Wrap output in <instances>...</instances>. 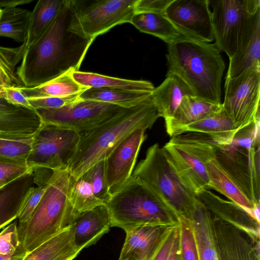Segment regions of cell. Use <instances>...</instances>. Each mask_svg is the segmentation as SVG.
I'll return each mask as SVG.
<instances>
[{
    "label": "cell",
    "mask_w": 260,
    "mask_h": 260,
    "mask_svg": "<svg viewBox=\"0 0 260 260\" xmlns=\"http://www.w3.org/2000/svg\"><path fill=\"white\" fill-rule=\"evenodd\" d=\"M178 222L180 260H199L195 237L189 218L185 216H180Z\"/></svg>",
    "instance_id": "obj_37"
},
{
    "label": "cell",
    "mask_w": 260,
    "mask_h": 260,
    "mask_svg": "<svg viewBox=\"0 0 260 260\" xmlns=\"http://www.w3.org/2000/svg\"><path fill=\"white\" fill-rule=\"evenodd\" d=\"M213 217L219 260H260L254 243L243 230Z\"/></svg>",
    "instance_id": "obj_16"
},
{
    "label": "cell",
    "mask_w": 260,
    "mask_h": 260,
    "mask_svg": "<svg viewBox=\"0 0 260 260\" xmlns=\"http://www.w3.org/2000/svg\"><path fill=\"white\" fill-rule=\"evenodd\" d=\"M202 163L205 165L208 174L209 189L216 190L230 201L239 205L248 211L253 218L252 210L256 205L259 204L253 203L244 194L220 166L215 156L209 158Z\"/></svg>",
    "instance_id": "obj_27"
},
{
    "label": "cell",
    "mask_w": 260,
    "mask_h": 260,
    "mask_svg": "<svg viewBox=\"0 0 260 260\" xmlns=\"http://www.w3.org/2000/svg\"><path fill=\"white\" fill-rule=\"evenodd\" d=\"M32 172L26 160L0 155V188Z\"/></svg>",
    "instance_id": "obj_38"
},
{
    "label": "cell",
    "mask_w": 260,
    "mask_h": 260,
    "mask_svg": "<svg viewBox=\"0 0 260 260\" xmlns=\"http://www.w3.org/2000/svg\"><path fill=\"white\" fill-rule=\"evenodd\" d=\"M17 225L15 221L0 233V254L13 256L27 252L20 241Z\"/></svg>",
    "instance_id": "obj_39"
},
{
    "label": "cell",
    "mask_w": 260,
    "mask_h": 260,
    "mask_svg": "<svg viewBox=\"0 0 260 260\" xmlns=\"http://www.w3.org/2000/svg\"><path fill=\"white\" fill-rule=\"evenodd\" d=\"M2 9H0V17L2 14Z\"/></svg>",
    "instance_id": "obj_49"
},
{
    "label": "cell",
    "mask_w": 260,
    "mask_h": 260,
    "mask_svg": "<svg viewBox=\"0 0 260 260\" xmlns=\"http://www.w3.org/2000/svg\"><path fill=\"white\" fill-rule=\"evenodd\" d=\"M222 107L239 131L259 120L260 64L225 79Z\"/></svg>",
    "instance_id": "obj_11"
},
{
    "label": "cell",
    "mask_w": 260,
    "mask_h": 260,
    "mask_svg": "<svg viewBox=\"0 0 260 260\" xmlns=\"http://www.w3.org/2000/svg\"><path fill=\"white\" fill-rule=\"evenodd\" d=\"M130 23L141 32L157 37L168 44L181 36L164 13H135Z\"/></svg>",
    "instance_id": "obj_32"
},
{
    "label": "cell",
    "mask_w": 260,
    "mask_h": 260,
    "mask_svg": "<svg viewBox=\"0 0 260 260\" xmlns=\"http://www.w3.org/2000/svg\"><path fill=\"white\" fill-rule=\"evenodd\" d=\"M173 0H137L135 13H163Z\"/></svg>",
    "instance_id": "obj_43"
},
{
    "label": "cell",
    "mask_w": 260,
    "mask_h": 260,
    "mask_svg": "<svg viewBox=\"0 0 260 260\" xmlns=\"http://www.w3.org/2000/svg\"><path fill=\"white\" fill-rule=\"evenodd\" d=\"M110 194L105 174V161H101L77 178L70 192L73 215L109 202Z\"/></svg>",
    "instance_id": "obj_15"
},
{
    "label": "cell",
    "mask_w": 260,
    "mask_h": 260,
    "mask_svg": "<svg viewBox=\"0 0 260 260\" xmlns=\"http://www.w3.org/2000/svg\"><path fill=\"white\" fill-rule=\"evenodd\" d=\"M167 260H180L179 247V232L173 240Z\"/></svg>",
    "instance_id": "obj_45"
},
{
    "label": "cell",
    "mask_w": 260,
    "mask_h": 260,
    "mask_svg": "<svg viewBox=\"0 0 260 260\" xmlns=\"http://www.w3.org/2000/svg\"><path fill=\"white\" fill-rule=\"evenodd\" d=\"M215 158L244 194L259 204V120L240 130L230 143L217 144Z\"/></svg>",
    "instance_id": "obj_6"
},
{
    "label": "cell",
    "mask_w": 260,
    "mask_h": 260,
    "mask_svg": "<svg viewBox=\"0 0 260 260\" xmlns=\"http://www.w3.org/2000/svg\"><path fill=\"white\" fill-rule=\"evenodd\" d=\"M32 172L0 188V229L18 217L24 201L34 187Z\"/></svg>",
    "instance_id": "obj_23"
},
{
    "label": "cell",
    "mask_w": 260,
    "mask_h": 260,
    "mask_svg": "<svg viewBox=\"0 0 260 260\" xmlns=\"http://www.w3.org/2000/svg\"><path fill=\"white\" fill-rule=\"evenodd\" d=\"M73 180L67 169L53 171L29 220L18 230L26 252L32 251L71 226L73 213L70 197Z\"/></svg>",
    "instance_id": "obj_4"
},
{
    "label": "cell",
    "mask_w": 260,
    "mask_h": 260,
    "mask_svg": "<svg viewBox=\"0 0 260 260\" xmlns=\"http://www.w3.org/2000/svg\"><path fill=\"white\" fill-rule=\"evenodd\" d=\"M133 173V176L147 184L179 217H188L200 201L180 180L167 160L162 147L157 143L148 148L145 157Z\"/></svg>",
    "instance_id": "obj_7"
},
{
    "label": "cell",
    "mask_w": 260,
    "mask_h": 260,
    "mask_svg": "<svg viewBox=\"0 0 260 260\" xmlns=\"http://www.w3.org/2000/svg\"><path fill=\"white\" fill-rule=\"evenodd\" d=\"M73 77L77 83L89 88L106 87L151 93L155 88L148 81L121 79L90 72L74 71Z\"/></svg>",
    "instance_id": "obj_31"
},
{
    "label": "cell",
    "mask_w": 260,
    "mask_h": 260,
    "mask_svg": "<svg viewBox=\"0 0 260 260\" xmlns=\"http://www.w3.org/2000/svg\"><path fill=\"white\" fill-rule=\"evenodd\" d=\"M123 108L108 103L78 98L56 109H38L36 111L44 124L54 125L82 133L98 126Z\"/></svg>",
    "instance_id": "obj_12"
},
{
    "label": "cell",
    "mask_w": 260,
    "mask_h": 260,
    "mask_svg": "<svg viewBox=\"0 0 260 260\" xmlns=\"http://www.w3.org/2000/svg\"><path fill=\"white\" fill-rule=\"evenodd\" d=\"M209 0H173L164 12L180 35L206 43L214 41Z\"/></svg>",
    "instance_id": "obj_13"
},
{
    "label": "cell",
    "mask_w": 260,
    "mask_h": 260,
    "mask_svg": "<svg viewBox=\"0 0 260 260\" xmlns=\"http://www.w3.org/2000/svg\"><path fill=\"white\" fill-rule=\"evenodd\" d=\"M146 130L138 128L133 131L104 160L105 178L111 196L132 176L141 147L147 137Z\"/></svg>",
    "instance_id": "obj_14"
},
{
    "label": "cell",
    "mask_w": 260,
    "mask_h": 260,
    "mask_svg": "<svg viewBox=\"0 0 260 260\" xmlns=\"http://www.w3.org/2000/svg\"><path fill=\"white\" fill-rule=\"evenodd\" d=\"M24 254V253H23ZM19 255V254H18ZM16 256V255H15ZM15 256H6V255H2V254H0V260H7L9 258H11Z\"/></svg>",
    "instance_id": "obj_47"
},
{
    "label": "cell",
    "mask_w": 260,
    "mask_h": 260,
    "mask_svg": "<svg viewBox=\"0 0 260 260\" xmlns=\"http://www.w3.org/2000/svg\"><path fill=\"white\" fill-rule=\"evenodd\" d=\"M79 138L80 133L72 129L43 123L34 136L26 160L32 170L35 184H44L53 171L67 168Z\"/></svg>",
    "instance_id": "obj_8"
},
{
    "label": "cell",
    "mask_w": 260,
    "mask_h": 260,
    "mask_svg": "<svg viewBox=\"0 0 260 260\" xmlns=\"http://www.w3.org/2000/svg\"><path fill=\"white\" fill-rule=\"evenodd\" d=\"M112 226L125 232L143 225L169 226L178 223L179 216L147 184L132 176L107 204Z\"/></svg>",
    "instance_id": "obj_5"
},
{
    "label": "cell",
    "mask_w": 260,
    "mask_h": 260,
    "mask_svg": "<svg viewBox=\"0 0 260 260\" xmlns=\"http://www.w3.org/2000/svg\"><path fill=\"white\" fill-rule=\"evenodd\" d=\"M193 95L188 86L179 77L166 76L162 83L152 92L151 95L159 117L165 120L172 117L183 98Z\"/></svg>",
    "instance_id": "obj_25"
},
{
    "label": "cell",
    "mask_w": 260,
    "mask_h": 260,
    "mask_svg": "<svg viewBox=\"0 0 260 260\" xmlns=\"http://www.w3.org/2000/svg\"><path fill=\"white\" fill-rule=\"evenodd\" d=\"M66 0H39L30 12L26 39L27 48L31 46L53 22Z\"/></svg>",
    "instance_id": "obj_29"
},
{
    "label": "cell",
    "mask_w": 260,
    "mask_h": 260,
    "mask_svg": "<svg viewBox=\"0 0 260 260\" xmlns=\"http://www.w3.org/2000/svg\"><path fill=\"white\" fill-rule=\"evenodd\" d=\"M93 41L80 29L70 0H66L50 26L25 50L17 75L24 87L31 88L70 70L78 71Z\"/></svg>",
    "instance_id": "obj_1"
},
{
    "label": "cell",
    "mask_w": 260,
    "mask_h": 260,
    "mask_svg": "<svg viewBox=\"0 0 260 260\" xmlns=\"http://www.w3.org/2000/svg\"><path fill=\"white\" fill-rule=\"evenodd\" d=\"M222 108V104H215L197 98L185 96L173 116L165 120L166 131L172 137L178 128L198 121Z\"/></svg>",
    "instance_id": "obj_26"
},
{
    "label": "cell",
    "mask_w": 260,
    "mask_h": 260,
    "mask_svg": "<svg viewBox=\"0 0 260 260\" xmlns=\"http://www.w3.org/2000/svg\"><path fill=\"white\" fill-rule=\"evenodd\" d=\"M34 0H4L0 1V7L5 8H15L22 5H25L32 2Z\"/></svg>",
    "instance_id": "obj_46"
},
{
    "label": "cell",
    "mask_w": 260,
    "mask_h": 260,
    "mask_svg": "<svg viewBox=\"0 0 260 260\" xmlns=\"http://www.w3.org/2000/svg\"><path fill=\"white\" fill-rule=\"evenodd\" d=\"M125 260H137L135 257H129Z\"/></svg>",
    "instance_id": "obj_48"
},
{
    "label": "cell",
    "mask_w": 260,
    "mask_h": 260,
    "mask_svg": "<svg viewBox=\"0 0 260 260\" xmlns=\"http://www.w3.org/2000/svg\"><path fill=\"white\" fill-rule=\"evenodd\" d=\"M0 94V136H34L43 126L36 110L15 106Z\"/></svg>",
    "instance_id": "obj_20"
},
{
    "label": "cell",
    "mask_w": 260,
    "mask_h": 260,
    "mask_svg": "<svg viewBox=\"0 0 260 260\" xmlns=\"http://www.w3.org/2000/svg\"><path fill=\"white\" fill-rule=\"evenodd\" d=\"M26 48L25 41L16 48L0 46V93H4L7 88L23 86L17 75L16 68Z\"/></svg>",
    "instance_id": "obj_35"
},
{
    "label": "cell",
    "mask_w": 260,
    "mask_h": 260,
    "mask_svg": "<svg viewBox=\"0 0 260 260\" xmlns=\"http://www.w3.org/2000/svg\"><path fill=\"white\" fill-rule=\"evenodd\" d=\"M70 70L55 79L36 87H16L27 99L45 97H66L79 95L89 88L77 83Z\"/></svg>",
    "instance_id": "obj_30"
},
{
    "label": "cell",
    "mask_w": 260,
    "mask_h": 260,
    "mask_svg": "<svg viewBox=\"0 0 260 260\" xmlns=\"http://www.w3.org/2000/svg\"><path fill=\"white\" fill-rule=\"evenodd\" d=\"M79 95H74L66 97H45L27 99L33 108L36 110L38 109H56L68 105L75 100Z\"/></svg>",
    "instance_id": "obj_42"
},
{
    "label": "cell",
    "mask_w": 260,
    "mask_h": 260,
    "mask_svg": "<svg viewBox=\"0 0 260 260\" xmlns=\"http://www.w3.org/2000/svg\"><path fill=\"white\" fill-rule=\"evenodd\" d=\"M151 92L106 87L89 88L79 95L82 99L96 101L129 108L151 97Z\"/></svg>",
    "instance_id": "obj_33"
},
{
    "label": "cell",
    "mask_w": 260,
    "mask_h": 260,
    "mask_svg": "<svg viewBox=\"0 0 260 260\" xmlns=\"http://www.w3.org/2000/svg\"><path fill=\"white\" fill-rule=\"evenodd\" d=\"M167 160L181 182L196 196L210 189L205 165L183 149L168 142L162 147Z\"/></svg>",
    "instance_id": "obj_17"
},
{
    "label": "cell",
    "mask_w": 260,
    "mask_h": 260,
    "mask_svg": "<svg viewBox=\"0 0 260 260\" xmlns=\"http://www.w3.org/2000/svg\"><path fill=\"white\" fill-rule=\"evenodd\" d=\"M168 70L181 79L193 95L221 104V83L224 61L214 44L181 36L168 44Z\"/></svg>",
    "instance_id": "obj_3"
},
{
    "label": "cell",
    "mask_w": 260,
    "mask_h": 260,
    "mask_svg": "<svg viewBox=\"0 0 260 260\" xmlns=\"http://www.w3.org/2000/svg\"><path fill=\"white\" fill-rule=\"evenodd\" d=\"M30 12L19 8L2 9L0 17V37L10 38L19 43L26 39Z\"/></svg>",
    "instance_id": "obj_34"
},
{
    "label": "cell",
    "mask_w": 260,
    "mask_h": 260,
    "mask_svg": "<svg viewBox=\"0 0 260 260\" xmlns=\"http://www.w3.org/2000/svg\"><path fill=\"white\" fill-rule=\"evenodd\" d=\"M214 45L231 58L236 52L260 0H209Z\"/></svg>",
    "instance_id": "obj_9"
},
{
    "label": "cell",
    "mask_w": 260,
    "mask_h": 260,
    "mask_svg": "<svg viewBox=\"0 0 260 260\" xmlns=\"http://www.w3.org/2000/svg\"><path fill=\"white\" fill-rule=\"evenodd\" d=\"M238 132L222 107L198 121L178 128L172 137L188 132L199 133L210 137L218 144L224 145L230 143Z\"/></svg>",
    "instance_id": "obj_24"
},
{
    "label": "cell",
    "mask_w": 260,
    "mask_h": 260,
    "mask_svg": "<svg viewBox=\"0 0 260 260\" xmlns=\"http://www.w3.org/2000/svg\"><path fill=\"white\" fill-rule=\"evenodd\" d=\"M167 227L159 225H143L126 231L118 260H125L131 257L137 260H150Z\"/></svg>",
    "instance_id": "obj_22"
},
{
    "label": "cell",
    "mask_w": 260,
    "mask_h": 260,
    "mask_svg": "<svg viewBox=\"0 0 260 260\" xmlns=\"http://www.w3.org/2000/svg\"><path fill=\"white\" fill-rule=\"evenodd\" d=\"M73 242L80 251L95 243L112 227L111 219L106 205L73 215L71 225Z\"/></svg>",
    "instance_id": "obj_18"
},
{
    "label": "cell",
    "mask_w": 260,
    "mask_h": 260,
    "mask_svg": "<svg viewBox=\"0 0 260 260\" xmlns=\"http://www.w3.org/2000/svg\"><path fill=\"white\" fill-rule=\"evenodd\" d=\"M178 232V223L166 228L150 260H167L173 240Z\"/></svg>",
    "instance_id": "obj_41"
},
{
    "label": "cell",
    "mask_w": 260,
    "mask_h": 260,
    "mask_svg": "<svg viewBox=\"0 0 260 260\" xmlns=\"http://www.w3.org/2000/svg\"><path fill=\"white\" fill-rule=\"evenodd\" d=\"M73 242L71 226L30 252L22 260H72L80 252Z\"/></svg>",
    "instance_id": "obj_28"
},
{
    "label": "cell",
    "mask_w": 260,
    "mask_h": 260,
    "mask_svg": "<svg viewBox=\"0 0 260 260\" xmlns=\"http://www.w3.org/2000/svg\"><path fill=\"white\" fill-rule=\"evenodd\" d=\"M159 118L152 96L141 104L123 108L95 127L80 134L67 169L77 178L104 160L128 134L138 128L150 129Z\"/></svg>",
    "instance_id": "obj_2"
},
{
    "label": "cell",
    "mask_w": 260,
    "mask_h": 260,
    "mask_svg": "<svg viewBox=\"0 0 260 260\" xmlns=\"http://www.w3.org/2000/svg\"><path fill=\"white\" fill-rule=\"evenodd\" d=\"M34 136H0V155L27 160L31 151Z\"/></svg>",
    "instance_id": "obj_36"
},
{
    "label": "cell",
    "mask_w": 260,
    "mask_h": 260,
    "mask_svg": "<svg viewBox=\"0 0 260 260\" xmlns=\"http://www.w3.org/2000/svg\"><path fill=\"white\" fill-rule=\"evenodd\" d=\"M4 96L7 102L12 105L35 110L30 105L28 99L16 87L5 89Z\"/></svg>",
    "instance_id": "obj_44"
},
{
    "label": "cell",
    "mask_w": 260,
    "mask_h": 260,
    "mask_svg": "<svg viewBox=\"0 0 260 260\" xmlns=\"http://www.w3.org/2000/svg\"><path fill=\"white\" fill-rule=\"evenodd\" d=\"M137 0H70L74 20L93 40L113 27L130 23Z\"/></svg>",
    "instance_id": "obj_10"
},
{
    "label": "cell",
    "mask_w": 260,
    "mask_h": 260,
    "mask_svg": "<svg viewBox=\"0 0 260 260\" xmlns=\"http://www.w3.org/2000/svg\"><path fill=\"white\" fill-rule=\"evenodd\" d=\"M193 230L199 260H219L214 217L200 200L187 217Z\"/></svg>",
    "instance_id": "obj_21"
},
{
    "label": "cell",
    "mask_w": 260,
    "mask_h": 260,
    "mask_svg": "<svg viewBox=\"0 0 260 260\" xmlns=\"http://www.w3.org/2000/svg\"><path fill=\"white\" fill-rule=\"evenodd\" d=\"M260 10L252 17L235 54L230 59L225 79L234 78L260 64Z\"/></svg>",
    "instance_id": "obj_19"
},
{
    "label": "cell",
    "mask_w": 260,
    "mask_h": 260,
    "mask_svg": "<svg viewBox=\"0 0 260 260\" xmlns=\"http://www.w3.org/2000/svg\"><path fill=\"white\" fill-rule=\"evenodd\" d=\"M48 181L37 187H34L28 193L18 217V230L23 228L29 220L46 189Z\"/></svg>",
    "instance_id": "obj_40"
}]
</instances>
